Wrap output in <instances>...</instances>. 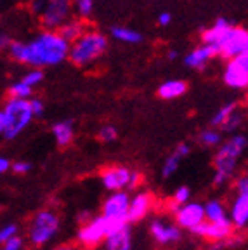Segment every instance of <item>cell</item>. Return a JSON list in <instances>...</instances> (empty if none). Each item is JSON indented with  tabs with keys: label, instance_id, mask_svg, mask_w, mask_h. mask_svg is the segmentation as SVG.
<instances>
[{
	"label": "cell",
	"instance_id": "cell-26",
	"mask_svg": "<svg viewBox=\"0 0 248 250\" xmlns=\"http://www.w3.org/2000/svg\"><path fill=\"white\" fill-rule=\"evenodd\" d=\"M240 108V104L238 103H226V104H222L221 108L213 113V117H212V120H210V125L212 127H217V129H221L222 125L227 122V118L231 117V115L236 111V109Z\"/></svg>",
	"mask_w": 248,
	"mask_h": 250
},
{
	"label": "cell",
	"instance_id": "cell-4",
	"mask_svg": "<svg viewBox=\"0 0 248 250\" xmlns=\"http://www.w3.org/2000/svg\"><path fill=\"white\" fill-rule=\"evenodd\" d=\"M30 99L9 98L0 109V134L5 141H14L35 120Z\"/></svg>",
	"mask_w": 248,
	"mask_h": 250
},
{
	"label": "cell",
	"instance_id": "cell-27",
	"mask_svg": "<svg viewBox=\"0 0 248 250\" xmlns=\"http://www.w3.org/2000/svg\"><path fill=\"white\" fill-rule=\"evenodd\" d=\"M183 160H184V156L181 155L177 149H174V151L165 158V162H163V167H162V177L163 179H170L175 172L179 170L181 162Z\"/></svg>",
	"mask_w": 248,
	"mask_h": 250
},
{
	"label": "cell",
	"instance_id": "cell-40",
	"mask_svg": "<svg viewBox=\"0 0 248 250\" xmlns=\"http://www.w3.org/2000/svg\"><path fill=\"white\" fill-rule=\"evenodd\" d=\"M158 24L160 26H170L172 24V14L170 12H167V11H163V12H160L158 14Z\"/></svg>",
	"mask_w": 248,
	"mask_h": 250
},
{
	"label": "cell",
	"instance_id": "cell-6",
	"mask_svg": "<svg viewBox=\"0 0 248 250\" xmlns=\"http://www.w3.org/2000/svg\"><path fill=\"white\" fill-rule=\"evenodd\" d=\"M73 16V0H45L43 11L37 21L42 30H59Z\"/></svg>",
	"mask_w": 248,
	"mask_h": 250
},
{
	"label": "cell",
	"instance_id": "cell-30",
	"mask_svg": "<svg viewBox=\"0 0 248 250\" xmlns=\"http://www.w3.org/2000/svg\"><path fill=\"white\" fill-rule=\"evenodd\" d=\"M243 122H245V117H243V113L240 111V108H238L236 111H234V113L227 118V122L222 125L221 130H222V132H226V134H234L238 129H240L241 125H243Z\"/></svg>",
	"mask_w": 248,
	"mask_h": 250
},
{
	"label": "cell",
	"instance_id": "cell-43",
	"mask_svg": "<svg viewBox=\"0 0 248 250\" xmlns=\"http://www.w3.org/2000/svg\"><path fill=\"white\" fill-rule=\"evenodd\" d=\"M175 149H177V151L181 153V155H183L184 158H186V156L191 153V146L187 145V143H179V145H177V148H175Z\"/></svg>",
	"mask_w": 248,
	"mask_h": 250
},
{
	"label": "cell",
	"instance_id": "cell-20",
	"mask_svg": "<svg viewBox=\"0 0 248 250\" xmlns=\"http://www.w3.org/2000/svg\"><path fill=\"white\" fill-rule=\"evenodd\" d=\"M103 250H132V229L130 226L122 231L108 234V238L103 243Z\"/></svg>",
	"mask_w": 248,
	"mask_h": 250
},
{
	"label": "cell",
	"instance_id": "cell-45",
	"mask_svg": "<svg viewBox=\"0 0 248 250\" xmlns=\"http://www.w3.org/2000/svg\"><path fill=\"white\" fill-rule=\"evenodd\" d=\"M90 219H92L90 212H82V214H78V221H80V224H85L87 221H90Z\"/></svg>",
	"mask_w": 248,
	"mask_h": 250
},
{
	"label": "cell",
	"instance_id": "cell-19",
	"mask_svg": "<svg viewBox=\"0 0 248 250\" xmlns=\"http://www.w3.org/2000/svg\"><path fill=\"white\" fill-rule=\"evenodd\" d=\"M187 92V82L181 80V78H170V80H165L163 83L158 85V98L163 101H172V99L183 98L184 94Z\"/></svg>",
	"mask_w": 248,
	"mask_h": 250
},
{
	"label": "cell",
	"instance_id": "cell-33",
	"mask_svg": "<svg viewBox=\"0 0 248 250\" xmlns=\"http://www.w3.org/2000/svg\"><path fill=\"white\" fill-rule=\"evenodd\" d=\"M172 202H175L177 205H184V203L191 202V189L187 186H179L172 195Z\"/></svg>",
	"mask_w": 248,
	"mask_h": 250
},
{
	"label": "cell",
	"instance_id": "cell-21",
	"mask_svg": "<svg viewBox=\"0 0 248 250\" xmlns=\"http://www.w3.org/2000/svg\"><path fill=\"white\" fill-rule=\"evenodd\" d=\"M89 30V24H87V20L80 18V16H73L71 20H68L61 28H59V33L64 37L68 42H75L77 39H80L85 31Z\"/></svg>",
	"mask_w": 248,
	"mask_h": 250
},
{
	"label": "cell",
	"instance_id": "cell-32",
	"mask_svg": "<svg viewBox=\"0 0 248 250\" xmlns=\"http://www.w3.org/2000/svg\"><path fill=\"white\" fill-rule=\"evenodd\" d=\"M97 139L101 141V143H113V141L118 139V130L115 125L111 124H106L103 125L101 129L97 130Z\"/></svg>",
	"mask_w": 248,
	"mask_h": 250
},
{
	"label": "cell",
	"instance_id": "cell-11",
	"mask_svg": "<svg viewBox=\"0 0 248 250\" xmlns=\"http://www.w3.org/2000/svg\"><path fill=\"white\" fill-rule=\"evenodd\" d=\"M132 172L134 170H130L125 165H109V167H104L101 170V183L104 189H108L109 193L128 189Z\"/></svg>",
	"mask_w": 248,
	"mask_h": 250
},
{
	"label": "cell",
	"instance_id": "cell-18",
	"mask_svg": "<svg viewBox=\"0 0 248 250\" xmlns=\"http://www.w3.org/2000/svg\"><path fill=\"white\" fill-rule=\"evenodd\" d=\"M229 217L233 221L236 229H245L248 226V195L247 193H236L231 208H229Z\"/></svg>",
	"mask_w": 248,
	"mask_h": 250
},
{
	"label": "cell",
	"instance_id": "cell-28",
	"mask_svg": "<svg viewBox=\"0 0 248 250\" xmlns=\"http://www.w3.org/2000/svg\"><path fill=\"white\" fill-rule=\"evenodd\" d=\"M7 96L9 98H21V99H30L33 96V87L28 85L24 80H14L9 83L7 87Z\"/></svg>",
	"mask_w": 248,
	"mask_h": 250
},
{
	"label": "cell",
	"instance_id": "cell-1",
	"mask_svg": "<svg viewBox=\"0 0 248 250\" xmlns=\"http://www.w3.org/2000/svg\"><path fill=\"white\" fill-rule=\"evenodd\" d=\"M70 47L58 30H40L30 39H12L5 54L20 66L45 70L70 61Z\"/></svg>",
	"mask_w": 248,
	"mask_h": 250
},
{
	"label": "cell",
	"instance_id": "cell-44",
	"mask_svg": "<svg viewBox=\"0 0 248 250\" xmlns=\"http://www.w3.org/2000/svg\"><path fill=\"white\" fill-rule=\"evenodd\" d=\"M11 42H12L11 35H7V33H2V35H0V49H2V51H5Z\"/></svg>",
	"mask_w": 248,
	"mask_h": 250
},
{
	"label": "cell",
	"instance_id": "cell-34",
	"mask_svg": "<svg viewBox=\"0 0 248 250\" xmlns=\"http://www.w3.org/2000/svg\"><path fill=\"white\" fill-rule=\"evenodd\" d=\"M14 236H18V224L11 223V224H4V226L0 228V243L9 242Z\"/></svg>",
	"mask_w": 248,
	"mask_h": 250
},
{
	"label": "cell",
	"instance_id": "cell-23",
	"mask_svg": "<svg viewBox=\"0 0 248 250\" xmlns=\"http://www.w3.org/2000/svg\"><path fill=\"white\" fill-rule=\"evenodd\" d=\"M109 37L120 43H127V45H137L144 39L141 31L134 30L130 26H111L109 28Z\"/></svg>",
	"mask_w": 248,
	"mask_h": 250
},
{
	"label": "cell",
	"instance_id": "cell-47",
	"mask_svg": "<svg viewBox=\"0 0 248 250\" xmlns=\"http://www.w3.org/2000/svg\"><path fill=\"white\" fill-rule=\"evenodd\" d=\"M52 250H73L70 245H59V247H56V249H52Z\"/></svg>",
	"mask_w": 248,
	"mask_h": 250
},
{
	"label": "cell",
	"instance_id": "cell-35",
	"mask_svg": "<svg viewBox=\"0 0 248 250\" xmlns=\"http://www.w3.org/2000/svg\"><path fill=\"white\" fill-rule=\"evenodd\" d=\"M2 250H26V242H24L23 236H14L9 242L2 243Z\"/></svg>",
	"mask_w": 248,
	"mask_h": 250
},
{
	"label": "cell",
	"instance_id": "cell-38",
	"mask_svg": "<svg viewBox=\"0 0 248 250\" xmlns=\"http://www.w3.org/2000/svg\"><path fill=\"white\" fill-rule=\"evenodd\" d=\"M30 103H31V108H33L35 117L37 118L43 117V113H45V103H43L40 98H30Z\"/></svg>",
	"mask_w": 248,
	"mask_h": 250
},
{
	"label": "cell",
	"instance_id": "cell-36",
	"mask_svg": "<svg viewBox=\"0 0 248 250\" xmlns=\"http://www.w3.org/2000/svg\"><path fill=\"white\" fill-rule=\"evenodd\" d=\"M30 170H31V164H30V162H24V160L12 162L11 172H12V174H16V176H24V174H28Z\"/></svg>",
	"mask_w": 248,
	"mask_h": 250
},
{
	"label": "cell",
	"instance_id": "cell-14",
	"mask_svg": "<svg viewBox=\"0 0 248 250\" xmlns=\"http://www.w3.org/2000/svg\"><path fill=\"white\" fill-rule=\"evenodd\" d=\"M219 56V51L213 45H208V43H202L200 45L193 47L186 56H184V64L191 70L196 71H203L210 62Z\"/></svg>",
	"mask_w": 248,
	"mask_h": 250
},
{
	"label": "cell",
	"instance_id": "cell-17",
	"mask_svg": "<svg viewBox=\"0 0 248 250\" xmlns=\"http://www.w3.org/2000/svg\"><path fill=\"white\" fill-rule=\"evenodd\" d=\"M153 207V195L149 191H137L130 200V208H128V219L130 223L143 221Z\"/></svg>",
	"mask_w": 248,
	"mask_h": 250
},
{
	"label": "cell",
	"instance_id": "cell-15",
	"mask_svg": "<svg viewBox=\"0 0 248 250\" xmlns=\"http://www.w3.org/2000/svg\"><path fill=\"white\" fill-rule=\"evenodd\" d=\"M132 196L127 189L122 191H113L108 198L103 202V215L106 219L111 217H128V208H130Z\"/></svg>",
	"mask_w": 248,
	"mask_h": 250
},
{
	"label": "cell",
	"instance_id": "cell-24",
	"mask_svg": "<svg viewBox=\"0 0 248 250\" xmlns=\"http://www.w3.org/2000/svg\"><path fill=\"white\" fill-rule=\"evenodd\" d=\"M222 130L217 129V127H212L210 125L208 129L202 130V132L198 134V145L200 146H205V148H219L222 139Z\"/></svg>",
	"mask_w": 248,
	"mask_h": 250
},
{
	"label": "cell",
	"instance_id": "cell-16",
	"mask_svg": "<svg viewBox=\"0 0 248 250\" xmlns=\"http://www.w3.org/2000/svg\"><path fill=\"white\" fill-rule=\"evenodd\" d=\"M231 28H233L231 21L226 20V18H217L210 26H207L205 30L202 31L200 40H202V43L213 45L219 51V45H221V42L224 40V37L227 35V31L231 30Z\"/></svg>",
	"mask_w": 248,
	"mask_h": 250
},
{
	"label": "cell",
	"instance_id": "cell-7",
	"mask_svg": "<svg viewBox=\"0 0 248 250\" xmlns=\"http://www.w3.org/2000/svg\"><path fill=\"white\" fill-rule=\"evenodd\" d=\"M222 82L226 87L238 92L248 90V52L240 58L226 61V66L222 70Z\"/></svg>",
	"mask_w": 248,
	"mask_h": 250
},
{
	"label": "cell",
	"instance_id": "cell-5",
	"mask_svg": "<svg viewBox=\"0 0 248 250\" xmlns=\"http://www.w3.org/2000/svg\"><path fill=\"white\" fill-rule=\"evenodd\" d=\"M59 215L51 208L39 210L28 224V242L33 247H43L54 240L59 231Z\"/></svg>",
	"mask_w": 248,
	"mask_h": 250
},
{
	"label": "cell",
	"instance_id": "cell-12",
	"mask_svg": "<svg viewBox=\"0 0 248 250\" xmlns=\"http://www.w3.org/2000/svg\"><path fill=\"white\" fill-rule=\"evenodd\" d=\"M174 217H175V223L183 228V229L193 231L194 228L207 221L205 205L200 202H187L179 207V210L175 212Z\"/></svg>",
	"mask_w": 248,
	"mask_h": 250
},
{
	"label": "cell",
	"instance_id": "cell-37",
	"mask_svg": "<svg viewBox=\"0 0 248 250\" xmlns=\"http://www.w3.org/2000/svg\"><path fill=\"white\" fill-rule=\"evenodd\" d=\"M43 5H45V0H30L28 2V11L33 18H39L43 11Z\"/></svg>",
	"mask_w": 248,
	"mask_h": 250
},
{
	"label": "cell",
	"instance_id": "cell-22",
	"mask_svg": "<svg viewBox=\"0 0 248 250\" xmlns=\"http://www.w3.org/2000/svg\"><path fill=\"white\" fill-rule=\"evenodd\" d=\"M52 136L56 139V145L59 148H66V146L71 145V141L75 137V127L71 120H61L56 122L52 125Z\"/></svg>",
	"mask_w": 248,
	"mask_h": 250
},
{
	"label": "cell",
	"instance_id": "cell-2",
	"mask_svg": "<svg viewBox=\"0 0 248 250\" xmlns=\"http://www.w3.org/2000/svg\"><path fill=\"white\" fill-rule=\"evenodd\" d=\"M248 148V137L241 132L229 134L227 139L221 143L215 155H213V186H226L233 179L234 172Z\"/></svg>",
	"mask_w": 248,
	"mask_h": 250
},
{
	"label": "cell",
	"instance_id": "cell-42",
	"mask_svg": "<svg viewBox=\"0 0 248 250\" xmlns=\"http://www.w3.org/2000/svg\"><path fill=\"white\" fill-rule=\"evenodd\" d=\"M141 181H143V176H141V172L134 170V172H132V179H130V184H128V189H136V188L141 184Z\"/></svg>",
	"mask_w": 248,
	"mask_h": 250
},
{
	"label": "cell",
	"instance_id": "cell-13",
	"mask_svg": "<svg viewBox=\"0 0 248 250\" xmlns=\"http://www.w3.org/2000/svg\"><path fill=\"white\" fill-rule=\"evenodd\" d=\"M149 233L160 245H172V243H177L181 240L183 228L177 223L172 224L165 219H153L151 224H149Z\"/></svg>",
	"mask_w": 248,
	"mask_h": 250
},
{
	"label": "cell",
	"instance_id": "cell-39",
	"mask_svg": "<svg viewBox=\"0 0 248 250\" xmlns=\"http://www.w3.org/2000/svg\"><path fill=\"white\" fill-rule=\"evenodd\" d=\"M234 189H236V193H247L248 195V174H243V176L236 177V181H234Z\"/></svg>",
	"mask_w": 248,
	"mask_h": 250
},
{
	"label": "cell",
	"instance_id": "cell-10",
	"mask_svg": "<svg viewBox=\"0 0 248 250\" xmlns=\"http://www.w3.org/2000/svg\"><path fill=\"white\" fill-rule=\"evenodd\" d=\"M234 224L231 221V217L221 219V221H205L200 226L194 228L191 233L200 236V238H207L208 242H222L233 236L234 233Z\"/></svg>",
	"mask_w": 248,
	"mask_h": 250
},
{
	"label": "cell",
	"instance_id": "cell-8",
	"mask_svg": "<svg viewBox=\"0 0 248 250\" xmlns=\"http://www.w3.org/2000/svg\"><path fill=\"white\" fill-rule=\"evenodd\" d=\"M248 52V28L245 26H236L233 24V28L227 31V35L224 37V40L219 45V58L226 59H234Z\"/></svg>",
	"mask_w": 248,
	"mask_h": 250
},
{
	"label": "cell",
	"instance_id": "cell-29",
	"mask_svg": "<svg viewBox=\"0 0 248 250\" xmlns=\"http://www.w3.org/2000/svg\"><path fill=\"white\" fill-rule=\"evenodd\" d=\"M96 7V0H73L75 16H80L83 20H90Z\"/></svg>",
	"mask_w": 248,
	"mask_h": 250
},
{
	"label": "cell",
	"instance_id": "cell-41",
	"mask_svg": "<svg viewBox=\"0 0 248 250\" xmlns=\"http://www.w3.org/2000/svg\"><path fill=\"white\" fill-rule=\"evenodd\" d=\"M11 168H12L11 158H7V156H2V158H0V174H7Z\"/></svg>",
	"mask_w": 248,
	"mask_h": 250
},
{
	"label": "cell",
	"instance_id": "cell-46",
	"mask_svg": "<svg viewBox=\"0 0 248 250\" xmlns=\"http://www.w3.org/2000/svg\"><path fill=\"white\" fill-rule=\"evenodd\" d=\"M177 58H179V51H177V49H170V51L167 52V59H168V61H175Z\"/></svg>",
	"mask_w": 248,
	"mask_h": 250
},
{
	"label": "cell",
	"instance_id": "cell-3",
	"mask_svg": "<svg viewBox=\"0 0 248 250\" xmlns=\"http://www.w3.org/2000/svg\"><path fill=\"white\" fill-rule=\"evenodd\" d=\"M109 49V40L108 35L103 33L97 28L89 26V30L71 42L70 47V62L73 66L87 70V68L96 66L97 62L101 61L103 56L108 52Z\"/></svg>",
	"mask_w": 248,
	"mask_h": 250
},
{
	"label": "cell",
	"instance_id": "cell-25",
	"mask_svg": "<svg viewBox=\"0 0 248 250\" xmlns=\"http://www.w3.org/2000/svg\"><path fill=\"white\" fill-rule=\"evenodd\" d=\"M205 215L207 221H221L229 217V210L221 200H208L205 203Z\"/></svg>",
	"mask_w": 248,
	"mask_h": 250
},
{
	"label": "cell",
	"instance_id": "cell-31",
	"mask_svg": "<svg viewBox=\"0 0 248 250\" xmlns=\"http://www.w3.org/2000/svg\"><path fill=\"white\" fill-rule=\"evenodd\" d=\"M21 80H24L28 85L35 89L43 82V70L42 68H28V71H24Z\"/></svg>",
	"mask_w": 248,
	"mask_h": 250
},
{
	"label": "cell",
	"instance_id": "cell-9",
	"mask_svg": "<svg viewBox=\"0 0 248 250\" xmlns=\"http://www.w3.org/2000/svg\"><path fill=\"white\" fill-rule=\"evenodd\" d=\"M106 238H108V223L103 214L92 217L85 224H82L80 229L77 231L78 243L85 249H96V247L103 245Z\"/></svg>",
	"mask_w": 248,
	"mask_h": 250
}]
</instances>
